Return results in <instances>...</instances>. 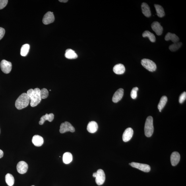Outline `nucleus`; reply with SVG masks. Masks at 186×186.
<instances>
[{
	"instance_id": "obj_16",
	"label": "nucleus",
	"mask_w": 186,
	"mask_h": 186,
	"mask_svg": "<svg viewBox=\"0 0 186 186\" xmlns=\"http://www.w3.org/2000/svg\"><path fill=\"white\" fill-rule=\"evenodd\" d=\"M98 128V125L96 122L92 121L89 123L87 127V130L90 133H95L97 131Z\"/></svg>"
},
{
	"instance_id": "obj_28",
	"label": "nucleus",
	"mask_w": 186,
	"mask_h": 186,
	"mask_svg": "<svg viewBox=\"0 0 186 186\" xmlns=\"http://www.w3.org/2000/svg\"><path fill=\"white\" fill-rule=\"evenodd\" d=\"M182 43L181 42H177L174 43L173 44L169 45V49L171 51L175 52L177 51L180 48Z\"/></svg>"
},
{
	"instance_id": "obj_25",
	"label": "nucleus",
	"mask_w": 186,
	"mask_h": 186,
	"mask_svg": "<svg viewBox=\"0 0 186 186\" xmlns=\"http://www.w3.org/2000/svg\"><path fill=\"white\" fill-rule=\"evenodd\" d=\"M5 181L8 186H13L14 182V177L10 174L8 173L5 176Z\"/></svg>"
},
{
	"instance_id": "obj_3",
	"label": "nucleus",
	"mask_w": 186,
	"mask_h": 186,
	"mask_svg": "<svg viewBox=\"0 0 186 186\" xmlns=\"http://www.w3.org/2000/svg\"><path fill=\"white\" fill-rule=\"evenodd\" d=\"M154 129L153 118L150 116L147 118L144 126L145 134L146 137H150L152 136Z\"/></svg>"
},
{
	"instance_id": "obj_19",
	"label": "nucleus",
	"mask_w": 186,
	"mask_h": 186,
	"mask_svg": "<svg viewBox=\"0 0 186 186\" xmlns=\"http://www.w3.org/2000/svg\"><path fill=\"white\" fill-rule=\"evenodd\" d=\"M113 71L115 74H123L125 72V68L123 64H118L114 67Z\"/></svg>"
},
{
	"instance_id": "obj_14",
	"label": "nucleus",
	"mask_w": 186,
	"mask_h": 186,
	"mask_svg": "<svg viewBox=\"0 0 186 186\" xmlns=\"http://www.w3.org/2000/svg\"><path fill=\"white\" fill-rule=\"evenodd\" d=\"M170 158L172 165L175 166L178 164L180 159V156L178 152H174L172 154Z\"/></svg>"
},
{
	"instance_id": "obj_29",
	"label": "nucleus",
	"mask_w": 186,
	"mask_h": 186,
	"mask_svg": "<svg viewBox=\"0 0 186 186\" xmlns=\"http://www.w3.org/2000/svg\"><path fill=\"white\" fill-rule=\"evenodd\" d=\"M40 94L41 99H46L48 96V91L46 89L43 88L40 90Z\"/></svg>"
},
{
	"instance_id": "obj_32",
	"label": "nucleus",
	"mask_w": 186,
	"mask_h": 186,
	"mask_svg": "<svg viewBox=\"0 0 186 186\" xmlns=\"http://www.w3.org/2000/svg\"><path fill=\"white\" fill-rule=\"evenodd\" d=\"M8 2L7 0H0V10L5 8L7 5Z\"/></svg>"
},
{
	"instance_id": "obj_7",
	"label": "nucleus",
	"mask_w": 186,
	"mask_h": 186,
	"mask_svg": "<svg viewBox=\"0 0 186 186\" xmlns=\"http://www.w3.org/2000/svg\"><path fill=\"white\" fill-rule=\"evenodd\" d=\"M12 65L11 62L3 60L1 63V68L2 71L6 74L10 73L12 69Z\"/></svg>"
},
{
	"instance_id": "obj_9",
	"label": "nucleus",
	"mask_w": 186,
	"mask_h": 186,
	"mask_svg": "<svg viewBox=\"0 0 186 186\" xmlns=\"http://www.w3.org/2000/svg\"><path fill=\"white\" fill-rule=\"evenodd\" d=\"M17 169L19 173L24 174L26 173L28 170V165L25 161H20L17 165Z\"/></svg>"
},
{
	"instance_id": "obj_26",
	"label": "nucleus",
	"mask_w": 186,
	"mask_h": 186,
	"mask_svg": "<svg viewBox=\"0 0 186 186\" xmlns=\"http://www.w3.org/2000/svg\"><path fill=\"white\" fill-rule=\"evenodd\" d=\"M30 49V45L28 44L22 45L20 50V55L22 56L25 57L27 55Z\"/></svg>"
},
{
	"instance_id": "obj_1",
	"label": "nucleus",
	"mask_w": 186,
	"mask_h": 186,
	"mask_svg": "<svg viewBox=\"0 0 186 186\" xmlns=\"http://www.w3.org/2000/svg\"><path fill=\"white\" fill-rule=\"evenodd\" d=\"M40 90L38 88L28 90L26 93L30 101V106L35 107L37 106L41 102V98L40 94Z\"/></svg>"
},
{
	"instance_id": "obj_8",
	"label": "nucleus",
	"mask_w": 186,
	"mask_h": 186,
	"mask_svg": "<svg viewBox=\"0 0 186 186\" xmlns=\"http://www.w3.org/2000/svg\"><path fill=\"white\" fill-rule=\"evenodd\" d=\"M97 175L96 178V182L97 185H100L105 182V176L104 171L102 169H99L97 172Z\"/></svg>"
},
{
	"instance_id": "obj_34",
	"label": "nucleus",
	"mask_w": 186,
	"mask_h": 186,
	"mask_svg": "<svg viewBox=\"0 0 186 186\" xmlns=\"http://www.w3.org/2000/svg\"><path fill=\"white\" fill-rule=\"evenodd\" d=\"M4 156V152L3 151L0 149V159L2 158Z\"/></svg>"
},
{
	"instance_id": "obj_38",
	"label": "nucleus",
	"mask_w": 186,
	"mask_h": 186,
	"mask_svg": "<svg viewBox=\"0 0 186 186\" xmlns=\"http://www.w3.org/2000/svg\"><path fill=\"white\" fill-rule=\"evenodd\" d=\"M129 164L130 165V163H129Z\"/></svg>"
},
{
	"instance_id": "obj_30",
	"label": "nucleus",
	"mask_w": 186,
	"mask_h": 186,
	"mask_svg": "<svg viewBox=\"0 0 186 186\" xmlns=\"http://www.w3.org/2000/svg\"><path fill=\"white\" fill-rule=\"evenodd\" d=\"M138 89L137 87H134L132 90L131 93V96L133 99H135L137 97V92Z\"/></svg>"
},
{
	"instance_id": "obj_33",
	"label": "nucleus",
	"mask_w": 186,
	"mask_h": 186,
	"mask_svg": "<svg viewBox=\"0 0 186 186\" xmlns=\"http://www.w3.org/2000/svg\"><path fill=\"white\" fill-rule=\"evenodd\" d=\"M5 31L4 28L0 27V40L3 38L5 34Z\"/></svg>"
},
{
	"instance_id": "obj_35",
	"label": "nucleus",
	"mask_w": 186,
	"mask_h": 186,
	"mask_svg": "<svg viewBox=\"0 0 186 186\" xmlns=\"http://www.w3.org/2000/svg\"><path fill=\"white\" fill-rule=\"evenodd\" d=\"M59 1L61 2H62V3H66L68 1V0H59Z\"/></svg>"
},
{
	"instance_id": "obj_22",
	"label": "nucleus",
	"mask_w": 186,
	"mask_h": 186,
	"mask_svg": "<svg viewBox=\"0 0 186 186\" xmlns=\"http://www.w3.org/2000/svg\"><path fill=\"white\" fill-rule=\"evenodd\" d=\"M154 6L156 8L157 15L159 17L162 18L165 16L164 10L162 6L158 4H154Z\"/></svg>"
},
{
	"instance_id": "obj_36",
	"label": "nucleus",
	"mask_w": 186,
	"mask_h": 186,
	"mask_svg": "<svg viewBox=\"0 0 186 186\" xmlns=\"http://www.w3.org/2000/svg\"><path fill=\"white\" fill-rule=\"evenodd\" d=\"M97 172H94V173H93V177L96 178L97 176Z\"/></svg>"
},
{
	"instance_id": "obj_17",
	"label": "nucleus",
	"mask_w": 186,
	"mask_h": 186,
	"mask_svg": "<svg viewBox=\"0 0 186 186\" xmlns=\"http://www.w3.org/2000/svg\"><path fill=\"white\" fill-rule=\"evenodd\" d=\"M141 7L142 13L146 17H150L151 15V14L150 7L148 4L145 3H142Z\"/></svg>"
},
{
	"instance_id": "obj_10",
	"label": "nucleus",
	"mask_w": 186,
	"mask_h": 186,
	"mask_svg": "<svg viewBox=\"0 0 186 186\" xmlns=\"http://www.w3.org/2000/svg\"><path fill=\"white\" fill-rule=\"evenodd\" d=\"M55 17L53 12H48L45 14L43 19V22L45 25H48L54 21Z\"/></svg>"
},
{
	"instance_id": "obj_5",
	"label": "nucleus",
	"mask_w": 186,
	"mask_h": 186,
	"mask_svg": "<svg viewBox=\"0 0 186 186\" xmlns=\"http://www.w3.org/2000/svg\"><path fill=\"white\" fill-rule=\"evenodd\" d=\"M75 129L71 123L69 122L65 121L61 124L59 131L60 133H63L68 131L74 132L75 131Z\"/></svg>"
},
{
	"instance_id": "obj_23",
	"label": "nucleus",
	"mask_w": 186,
	"mask_h": 186,
	"mask_svg": "<svg viewBox=\"0 0 186 186\" xmlns=\"http://www.w3.org/2000/svg\"><path fill=\"white\" fill-rule=\"evenodd\" d=\"M73 156L71 153L69 152H66L63 155V161L65 164H68L71 162Z\"/></svg>"
},
{
	"instance_id": "obj_24",
	"label": "nucleus",
	"mask_w": 186,
	"mask_h": 186,
	"mask_svg": "<svg viewBox=\"0 0 186 186\" xmlns=\"http://www.w3.org/2000/svg\"><path fill=\"white\" fill-rule=\"evenodd\" d=\"M142 36L144 38L148 37L152 43H154L156 41V38L154 35L149 31L148 30L144 31L143 33Z\"/></svg>"
},
{
	"instance_id": "obj_15",
	"label": "nucleus",
	"mask_w": 186,
	"mask_h": 186,
	"mask_svg": "<svg viewBox=\"0 0 186 186\" xmlns=\"http://www.w3.org/2000/svg\"><path fill=\"white\" fill-rule=\"evenodd\" d=\"M32 142L35 146H40L43 144L44 140L42 136L36 135L33 136Z\"/></svg>"
},
{
	"instance_id": "obj_21",
	"label": "nucleus",
	"mask_w": 186,
	"mask_h": 186,
	"mask_svg": "<svg viewBox=\"0 0 186 186\" xmlns=\"http://www.w3.org/2000/svg\"><path fill=\"white\" fill-rule=\"evenodd\" d=\"M65 56L68 59H72L77 58L78 55L73 50L68 49L66 51Z\"/></svg>"
},
{
	"instance_id": "obj_12",
	"label": "nucleus",
	"mask_w": 186,
	"mask_h": 186,
	"mask_svg": "<svg viewBox=\"0 0 186 186\" xmlns=\"http://www.w3.org/2000/svg\"><path fill=\"white\" fill-rule=\"evenodd\" d=\"M133 130L131 128H127L124 131L123 136V141L127 142L129 141L133 136Z\"/></svg>"
},
{
	"instance_id": "obj_13",
	"label": "nucleus",
	"mask_w": 186,
	"mask_h": 186,
	"mask_svg": "<svg viewBox=\"0 0 186 186\" xmlns=\"http://www.w3.org/2000/svg\"><path fill=\"white\" fill-rule=\"evenodd\" d=\"M124 90L120 88L118 89L114 94L112 100L113 102L117 103L120 100L123 96Z\"/></svg>"
},
{
	"instance_id": "obj_37",
	"label": "nucleus",
	"mask_w": 186,
	"mask_h": 186,
	"mask_svg": "<svg viewBox=\"0 0 186 186\" xmlns=\"http://www.w3.org/2000/svg\"><path fill=\"white\" fill-rule=\"evenodd\" d=\"M159 111L160 112H161V110H159Z\"/></svg>"
},
{
	"instance_id": "obj_18",
	"label": "nucleus",
	"mask_w": 186,
	"mask_h": 186,
	"mask_svg": "<svg viewBox=\"0 0 186 186\" xmlns=\"http://www.w3.org/2000/svg\"><path fill=\"white\" fill-rule=\"evenodd\" d=\"M54 118V115L53 113H50L48 114L46 113L45 115H43L41 118L40 121L39 122V124L40 125H43L45 121L47 120L51 122L53 121Z\"/></svg>"
},
{
	"instance_id": "obj_39",
	"label": "nucleus",
	"mask_w": 186,
	"mask_h": 186,
	"mask_svg": "<svg viewBox=\"0 0 186 186\" xmlns=\"http://www.w3.org/2000/svg\"><path fill=\"white\" fill-rule=\"evenodd\" d=\"M32 186H34V185H32Z\"/></svg>"
},
{
	"instance_id": "obj_11",
	"label": "nucleus",
	"mask_w": 186,
	"mask_h": 186,
	"mask_svg": "<svg viewBox=\"0 0 186 186\" xmlns=\"http://www.w3.org/2000/svg\"><path fill=\"white\" fill-rule=\"evenodd\" d=\"M152 30L156 32L158 36H160L163 32V27L161 26L160 23L158 22H154L151 24Z\"/></svg>"
},
{
	"instance_id": "obj_31",
	"label": "nucleus",
	"mask_w": 186,
	"mask_h": 186,
	"mask_svg": "<svg viewBox=\"0 0 186 186\" xmlns=\"http://www.w3.org/2000/svg\"><path fill=\"white\" fill-rule=\"evenodd\" d=\"M186 92H183L182 94L179 97V102L180 103H183L186 100Z\"/></svg>"
},
{
	"instance_id": "obj_4",
	"label": "nucleus",
	"mask_w": 186,
	"mask_h": 186,
	"mask_svg": "<svg viewBox=\"0 0 186 186\" xmlns=\"http://www.w3.org/2000/svg\"><path fill=\"white\" fill-rule=\"evenodd\" d=\"M141 63L143 67L148 71L154 72L156 69V65L154 62L149 59H143L141 60Z\"/></svg>"
},
{
	"instance_id": "obj_2",
	"label": "nucleus",
	"mask_w": 186,
	"mask_h": 186,
	"mask_svg": "<svg viewBox=\"0 0 186 186\" xmlns=\"http://www.w3.org/2000/svg\"><path fill=\"white\" fill-rule=\"evenodd\" d=\"M30 98L26 93H23L18 97L15 102V107L18 110H21L28 106Z\"/></svg>"
},
{
	"instance_id": "obj_20",
	"label": "nucleus",
	"mask_w": 186,
	"mask_h": 186,
	"mask_svg": "<svg viewBox=\"0 0 186 186\" xmlns=\"http://www.w3.org/2000/svg\"><path fill=\"white\" fill-rule=\"evenodd\" d=\"M165 40L167 41L171 40L174 43L178 42L180 39L176 35L170 32H168L165 37Z\"/></svg>"
},
{
	"instance_id": "obj_27",
	"label": "nucleus",
	"mask_w": 186,
	"mask_h": 186,
	"mask_svg": "<svg viewBox=\"0 0 186 186\" xmlns=\"http://www.w3.org/2000/svg\"><path fill=\"white\" fill-rule=\"evenodd\" d=\"M167 101V96H163L161 97L158 106L159 110H161L164 108L165 105H166Z\"/></svg>"
},
{
	"instance_id": "obj_6",
	"label": "nucleus",
	"mask_w": 186,
	"mask_h": 186,
	"mask_svg": "<svg viewBox=\"0 0 186 186\" xmlns=\"http://www.w3.org/2000/svg\"><path fill=\"white\" fill-rule=\"evenodd\" d=\"M130 165L134 168L140 169L141 171L145 172H148L151 170V167L149 165L142 163L132 162L130 163Z\"/></svg>"
}]
</instances>
